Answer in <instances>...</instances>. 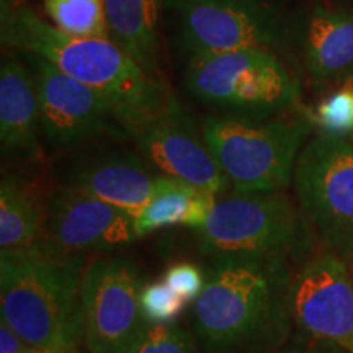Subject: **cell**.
Wrapping results in <instances>:
<instances>
[{
  "instance_id": "obj_1",
  "label": "cell",
  "mask_w": 353,
  "mask_h": 353,
  "mask_svg": "<svg viewBox=\"0 0 353 353\" xmlns=\"http://www.w3.org/2000/svg\"><path fill=\"white\" fill-rule=\"evenodd\" d=\"M288 257L213 259L193 307L205 353H273L294 334Z\"/></svg>"
},
{
  "instance_id": "obj_2",
  "label": "cell",
  "mask_w": 353,
  "mask_h": 353,
  "mask_svg": "<svg viewBox=\"0 0 353 353\" xmlns=\"http://www.w3.org/2000/svg\"><path fill=\"white\" fill-rule=\"evenodd\" d=\"M3 46L41 56L103 97L126 136L138 132L169 105L165 82L149 77L112 39L72 38L23 2L0 15Z\"/></svg>"
},
{
  "instance_id": "obj_3",
  "label": "cell",
  "mask_w": 353,
  "mask_h": 353,
  "mask_svg": "<svg viewBox=\"0 0 353 353\" xmlns=\"http://www.w3.org/2000/svg\"><path fill=\"white\" fill-rule=\"evenodd\" d=\"M85 254H64L38 241L0 252L2 319L33 348L77 353L83 341Z\"/></svg>"
},
{
  "instance_id": "obj_4",
  "label": "cell",
  "mask_w": 353,
  "mask_h": 353,
  "mask_svg": "<svg viewBox=\"0 0 353 353\" xmlns=\"http://www.w3.org/2000/svg\"><path fill=\"white\" fill-rule=\"evenodd\" d=\"M201 128L234 192H283L314 125L307 114L254 120L213 113Z\"/></svg>"
},
{
  "instance_id": "obj_5",
  "label": "cell",
  "mask_w": 353,
  "mask_h": 353,
  "mask_svg": "<svg viewBox=\"0 0 353 353\" xmlns=\"http://www.w3.org/2000/svg\"><path fill=\"white\" fill-rule=\"evenodd\" d=\"M183 87L219 114L268 120L299 105L298 79L275 51L245 48L185 64Z\"/></svg>"
},
{
  "instance_id": "obj_6",
  "label": "cell",
  "mask_w": 353,
  "mask_h": 353,
  "mask_svg": "<svg viewBox=\"0 0 353 353\" xmlns=\"http://www.w3.org/2000/svg\"><path fill=\"white\" fill-rule=\"evenodd\" d=\"M311 228L283 192H234L216 198L208 221L196 231L200 252L224 257H288L311 249Z\"/></svg>"
},
{
  "instance_id": "obj_7",
  "label": "cell",
  "mask_w": 353,
  "mask_h": 353,
  "mask_svg": "<svg viewBox=\"0 0 353 353\" xmlns=\"http://www.w3.org/2000/svg\"><path fill=\"white\" fill-rule=\"evenodd\" d=\"M175 52L185 61L259 48L278 51L291 38L280 8L255 0H164Z\"/></svg>"
},
{
  "instance_id": "obj_8",
  "label": "cell",
  "mask_w": 353,
  "mask_h": 353,
  "mask_svg": "<svg viewBox=\"0 0 353 353\" xmlns=\"http://www.w3.org/2000/svg\"><path fill=\"white\" fill-rule=\"evenodd\" d=\"M299 208L325 249L343 260L353 255V141L317 134L294 167Z\"/></svg>"
},
{
  "instance_id": "obj_9",
  "label": "cell",
  "mask_w": 353,
  "mask_h": 353,
  "mask_svg": "<svg viewBox=\"0 0 353 353\" xmlns=\"http://www.w3.org/2000/svg\"><path fill=\"white\" fill-rule=\"evenodd\" d=\"M144 281L138 265L125 257H101L82 280L83 342L90 353H130L148 321L141 309Z\"/></svg>"
},
{
  "instance_id": "obj_10",
  "label": "cell",
  "mask_w": 353,
  "mask_h": 353,
  "mask_svg": "<svg viewBox=\"0 0 353 353\" xmlns=\"http://www.w3.org/2000/svg\"><path fill=\"white\" fill-rule=\"evenodd\" d=\"M290 309L294 332L353 353V272L347 260L324 249L299 263Z\"/></svg>"
},
{
  "instance_id": "obj_11",
  "label": "cell",
  "mask_w": 353,
  "mask_h": 353,
  "mask_svg": "<svg viewBox=\"0 0 353 353\" xmlns=\"http://www.w3.org/2000/svg\"><path fill=\"white\" fill-rule=\"evenodd\" d=\"M37 83L39 131L54 149L108 132L126 136L108 101L94 88L69 77L41 56L20 52Z\"/></svg>"
},
{
  "instance_id": "obj_12",
  "label": "cell",
  "mask_w": 353,
  "mask_h": 353,
  "mask_svg": "<svg viewBox=\"0 0 353 353\" xmlns=\"http://www.w3.org/2000/svg\"><path fill=\"white\" fill-rule=\"evenodd\" d=\"M139 156L161 175L174 176L219 196L231 183L216 164L213 154L192 114L175 95L156 120L134 136Z\"/></svg>"
},
{
  "instance_id": "obj_13",
  "label": "cell",
  "mask_w": 353,
  "mask_h": 353,
  "mask_svg": "<svg viewBox=\"0 0 353 353\" xmlns=\"http://www.w3.org/2000/svg\"><path fill=\"white\" fill-rule=\"evenodd\" d=\"M136 239L134 221L108 203L63 183L48 203L41 242L64 254L108 252Z\"/></svg>"
},
{
  "instance_id": "obj_14",
  "label": "cell",
  "mask_w": 353,
  "mask_h": 353,
  "mask_svg": "<svg viewBox=\"0 0 353 353\" xmlns=\"http://www.w3.org/2000/svg\"><path fill=\"white\" fill-rule=\"evenodd\" d=\"M304 68L319 87L353 77V10L314 6L296 26Z\"/></svg>"
},
{
  "instance_id": "obj_15",
  "label": "cell",
  "mask_w": 353,
  "mask_h": 353,
  "mask_svg": "<svg viewBox=\"0 0 353 353\" xmlns=\"http://www.w3.org/2000/svg\"><path fill=\"white\" fill-rule=\"evenodd\" d=\"M157 175L143 156L108 152L70 169L65 185L108 203L134 221L152 195Z\"/></svg>"
},
{
  "instance_id": "obj_16",
  "label": "cell",
  "mask_w": 353,
  "mask_h": 353,
  "mask_svg": "<svg viewBox=\"0 0 353 353\" xmlns=\"http://www.w3.org/2000/svg\"><path fill=\"white\" fill-rule=\"evenodd\" d=\"M39 110L37 83L30 65L17 57H3L0 65V148L6 157L38 162Z\"/></svg>"
},
{
  "instance_id": "obj_17",
  "label": "cell",
  "mask_w": 353,
  "mask_h": 353,
  "mask_svg": "<svg viewBox=\"0 0 353 353\" xmlns=\"http://www.w3.org/2000/svg\"><path fill=\"white\" fill-rule=\"evenodd\" d=\"M108 37L156 81L161 70V13L164 0H103Z\"/></svg>"
},
{
  "instance_id": "obj_18",
  "label": "cell",
  "mask_w": 353,
  "mask_h": 353,
  "mask_svg": "<svg viewBox=\"0 0 353 353\" xmlns=\"http://www.w3.org/2000/svg\"><path fill=\"white\" fill-rule=\"evenodd\" d=\"M216 195L195 185L157 175L148 205L134 219L136 237L174 226L192 228L198 231L206 224L216 203Z\"/></svg>"
},
{
  "instance_id": "obj_19",
  "label": "cell",
  "mask_w": 353,
  "mask_h": 353,
  "mask_svg": "<svg viewBox=\"0 0 353 353\" xmlns=\"http://www.w3.org/2000/svg\"><path fill=\"white\" fill-rule=\"evenodd\" d=\"M48 210L34 185L17 172L0 182V252L21 250L41 239Z\"/></svg>"
},
{
  "instance_id": "obj_20",
  "label": "cell",
  "mask_w": 353,
  "mask_h": 353,
  "mask_svg": "<svg viewBox=\"0 0 353 353\" xmlns=\"http://www.w3.org/2000/svg\"><path fill=\"white\" fill-rule=\"evenodd\" d=\"M44 15L59 32L72 38L108 37L103 0H41Z\"/></svg>"
},
{
  "instance_id": "obj_21",
  "label": "cell",
  "mask_w": 353,
  "mask_h": 353,
  "mask_svg": "<svg viewBox=\"0 0 353 353\" xmlns=\"http://www.w3.org/2000/svg\"><path fill=\"white\" fill-rule=\"evenodd\" d=\"M306 114L322 134L350 138L353 134V77L335 87L314 112Z\"/></svg>"
},
{
  "instance_id": "obj_22",
  "label": "cell",
  "mask_w": 353,
  "mask_h": 353,
  "mask_svg": "<svg viewBox=\"0 0 353 353\" xmlns=\"http://www.w3.org/2000/svg\"><path fill=\"white\" fill-rule=\"evenodd\" d=\"M130 353H200L187 329L175 322H148L143 335Z\"/></svg>"
},
{
  "instance_id": "obj_23",
  "label": "cell",
  "mask_w": 353,
  "mask_h": 353,
  "mask_svg": "<svg viewBox=\"0 0 353 353\" xmlns=\"http://www.w3.org/2000/svg\"><path fill=\"white\" fill-rule=\"evenodd\" d=\"M187 301L176 294L165 281L144 283L141 290V309L148 322L167 324L183 312Z\"/></svg>"
},
{
  "instance_id": "obj_24",
  "label": "cell",
  "mask_w": 353,
  "mask_h": 353,
  "mask_svg": "<svg viewBox=\"0 0 353 353\" xmlns=\"http://www.w3.org/2000/svg\"><path fill=\"white\" fill-rule=\"evenodd\" d=\"M164 281L185 301L192 303L196 301L205 290L206 273L192 262H176L165 270Z\"/></svg>"
},
{
  "instance_id": "obj_25",
  "label": "cell",
  "mask_w": 353,
  "mask_h": 353,
  "mask_svg": "<svg viewBox=\"0 0 353 353\" xmlns=\"http://www.w3.org/2000/svg\"><path fill=\"white\" fill-rule=\"evenodd\" d=\"M273 353H350V352L345 350V348L335 345L332 342L319 341V339H312V337H307V335L294 332L285 345H281Z\"/></svg>"
},
{
  "instance_id": "obj_26",
  "label": "cell",
  "mask_w": 353,
  "mask_h": 353,
  "mask_svg": "<svg viewBox=\"0 0 353 353\" xmlns=\"http://www.w3.org/2000/svg\"><path fill=\"white\" fill-rule=\"evenodd\" d=\"M30 348L6 321H0V353H28Z\"/></svg>"
},
{
  "instance_id": "obj_27",
  "label": "cell",
  "mask_w": 353,
  "mask_h": 353,
  "mask_svg": "<svg viewBox=\"0 0 353 353\" xmlns=\"http://www.w3.org/2000/svg\"><path fill=\"white\" fill-rule=\"evenodd\" d=\"M19 2H21V0H0V15L10 10V8Z\"/></svg>"
},
{
  "instance_id": "obj_28",
  "label": "cell",
  "mask_w": 353,
  "mask_h": 353,
  "mask_svg": "<svg viewBox=\"0 0 353 353\" xmlns=\"http://www.w3.org/2000/svg\"><path fill=\"white\" fill-rule=\"evenodd\" d=\"M28 353H54V352H50V350H43V348H30Z\"/></svg>"
},
{
  "instance_id": "obj_29",
  "label": "cell",
  "mask_w": 353,
  "mask_h": 353,
  "mask_svg": "<svg viewBox=\"0 0 353 353\" xmlns=\"http://www.w3.org/2000/svg\"><path fill=\"white\" fill-rule=\"evenodd\" d=\"M348 265H350V268H352V272H353V255L350 257V260H348Z\"/></svg>"
},
{
  "instance_id": "obj_30",
  "label": "cell",
  "mask_w": 353,
  "mask_h": 353,
  "mask_svg": "<svg viewBox=\"0 0 353 353\" xmlns=\"http://www.w3.org/2000/svg\"><path fill=\"white\" fill-rule=\"evenodd\" d=\"M255 2H270V3H273V0H255Z\"/></svg>"
},
{
  "instance_id": "obj_31",
  "label": "cell",
  "mask_w": 353,
  "mask_h": 353,
  "mask_svg": "<svg viewBox=\"0 0 353 353\" xmlns=\"http://www.w3.org/2000/svg\"><path fill=\"white\" fill-rule=\"evenodd\" d=\"M350 139H352V141H353V134H352V136H350Z\"/></svg>"
},
{
  "instance_id": "obj_32",
  "label": "cell",
  "mask_w": 353,
  "mask_h": 353,
  "mask_svg": "<svg viewBox=\"0 0 353 353\" xmlns=\"http://www.w3.org/2000/svg\"><path fill=\"white\" fill-rule=\"evenodd\" d=\"M77 353H79V352H77Z\"/></svg>"
}]
</instances>
